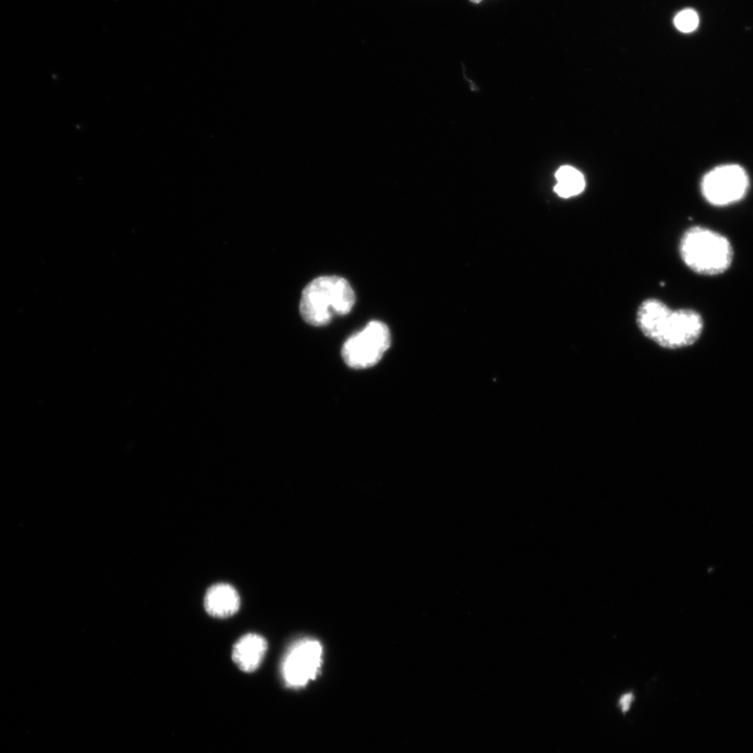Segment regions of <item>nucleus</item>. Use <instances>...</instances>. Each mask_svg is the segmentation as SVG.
<instances>
[{
	"label": "nucleus",
	"mask_w": 753,
	"mask_h": 753,
	"mask_svg": "<svg viewBox=\"0 0 753 753\" xmlns=\"http://www.w3.org/2000/svg\"><path fill=\"white\" fill-rule=\"evenodd\" d=\"M636 326L661 349L676 351L697 344L704 319L694 309H672L657 299L644 301L636 310Z\"/></svg>",
	"instance_id": "1"
},
{
	"label": "nucleus",
	"mask_w": 753,
	"mask_h": 753,
	"mask_svg": "<svg viewBox=\"0 0 753 753\" xmlns=\"http://www.w3.org/2000/svg\"><path fill=\"white\" fill-rule=\"evenodd\" d=\"M355 303V292L346 279L319 277L304 289L300 311L306 323L323 327L329 325L334 316L349 314Z\"/></svg>",
	"instance_id": "2"
},
{
	"label": "nucleus",
	"mask_w": 753,
	"mask_h": 753,
	"mask_svg": "<svg viewBox=\"0 0 753 753\" xmlns=\"http://www.w3.org/2000/svg\"><path fill=\"white\" fill-rule=\"evenodd\" d=\"M684 264L701 276L715 277L726 272L734 261L729 240L706 227H692L680 242Z\"/></svg>",
	"instance_id": "3"
},
{
	"label": "nucleus",
	"mask_w": 753,
	"mask_h": 753,
	"mask_svg": "<svg viewBox=\"0 0 753 753\" xmlns=\"http://www.w3.org/2000/svg\"><path fill=\"white\" fill-rule=\"evenodd\" d=\"M391 345L389 327L374 321L346 341L342 348V358L352 369H369L381 360Z\"/></svg>",
	"instance_id": "4"
},
{
	"label": "nucleus",
	"mask_w": 753,
	"mask_h": 753,
	"mask_svg": "<svg viewBox=\"0 0 753 753\" xmlns=\"http://www.w3.org/2000/svg\"><path fill=\"white\" fill-rule=\"evenodd\" d=\"M749 187L746 170L737 164L718 166L707 172L701 182L703 197L715 207H727L741 201Z\"/></svg>",
	"instance_id": "5"
},
{
	"label": "nucleus",
	"mask_w": 753,
	"mask_h": 753,
	"mask_svg": "<svg viewBox=\"0 0 753 753\" xmlns=\"http://www.w3.org/2000/svg\"><path fill=\"white\" fill-rule=\"evenodd\" d=\"M323 663V648L317 641L296 643L285 657L282 673L290 688L305 687L315 679Z\"/></svg>",
	"instance_id": "6"
},
{
	"label": "nucleus",
	"mask_w": 753,
	"mask_h": 753,
	"mask_svg": "<svg viewBox=\"0 0 753 753\" xmlns=\"http://www.w3.org/2000/svg\"><path fill=\"white\" fill-rule=\"evenodd\" d=\"M267 642L258 634H247L234 647L233 658L244 672L256 671L266 654Z\"/></svg>",
	"instance_id": "7"
},
{
	"label": "nucleus",
	"mask_w": 753,
	"mask_h": 753,
	"mask_svg": "<svg viewBox=\"0 0 753 753\" xmlns=\"http://www.w3.org/2000/svg\"><path fill=\"white\" fill-rule=\"evenodd\" d=\"M204 607L214 618H228L240 608V597L231 585L217 584L209 589L204 598Z\"/></svg>",
	"instance_id": "8"
},
{
	"label": "nucleus",
	"mask_w": 753,
	"mask_h": 753,
	"mask_svg": "<svg viewBox=\"0 0 753 753\" xmlns=\"http://www.w3.org/2000/svg\"><path fill=\"white\" fill-rule=\"evenodd\" d=\"M555 193L561 198H572L583 193L586 187L584 175L572 166H563L556 172Z\"/></svg>",
	"instance_id": "9"
},
{
	"label": "nucleus",
	"mask_w": 753,
	"mask_h": 753,
	"mask_svg": "<svg viewBox=\"0 0 753 753\" xmlns=\"http://www.w3.org/2000/svg\"><path fill=\"white\" fill-rule=\"evenodd\" d=\"M699 18L695 11L684 10L675 17V26L682 33H691L697 29Z\"/></svg>",
	"instance_id": "10"
},
{
	"label": "nucleus",
	"mask_w": 753,
	"mask_h": 753,
	"mask_svg": "<svg viewBox=\"0 0 753 753\" xmlns=\"http://www.w3.org/2000/svg\"><path fill=\"white\" fill-rule=\"evenodd\" d=\"M634 701V695L632 693L624 694L619 700V709L623 714H627Z\"/></svg>",
	"instance_id": "11"
},
{
	"label": "nucleus",
	"mask_w": 753,
	"mask_h": 753,
	"mask_svg": "<svg viewBox=\"0 0 753 753\" xmlns=\"http://www.w3.org/2000/svg\"><path fill=\"white\" fill-rule=\"evenodd\" d=\"M471 2L474 3V4H479V3L482 2V0H471Z\"/></svg>",
	"instance_id": "12"
}]
</instances>
